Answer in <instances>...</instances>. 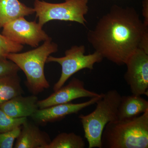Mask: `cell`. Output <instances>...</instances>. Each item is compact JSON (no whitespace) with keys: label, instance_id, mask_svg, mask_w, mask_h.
I'll use <instances>...</instances> for the list:
<instances>
[{"label":"cell","instance_id":"7a4b0ae2","mask_svg":"<svg viewBox=\"0 0 148 148\" xmlns=\"http://www.w3.org/2000/svg\"><path fill=\"white\" fill-rule=\"evenodd\" d=\"M101 145L102 148H148V110L133 118L108 123Z\"/></svg>","mask_w":148,"mask_h":148},{"label":"cell","instance_id":"ffe728a7","mask_svg":"<svg viewBox=\"0 0 148 148\" xmlns=\"http://www.w3.org/2000/svg\"><path fill=\"white\" fill-rule=\"evenodd\" d=\"M19 68L12 61L6 59L0 61V78L18 73Z\"/></svg>","mask_w":148,"mask_h":148},{"label":"cell","instance_id":"ac0fdd59","mask_svg":"<svg viewBox=\"0 0 148 148\" xmlns=\"http://www.w3.org/2000/svg\"><path fill=\"white\" fill-rule=\"evenodd\" d=\"M24 48V46L11 40L2 34H0V61L6 60L10 53H18Z\"/></svg>","mask_w":148,"mask_h":148},{"label":"cell","instance_id":"52a82bcc","mask_svg":"<svg viewBox=\"0 0 148 148\" xmlns=\"http://www.w3.org/2000/svg\"><path fill=\"white\" fill-rule=\"evenodd\" d=\"M3 28L2 34L23 45H27L37 47L42 42L51 38L38 23L36 21H27L24 17L11 21Z\"/></svg>","mask_w":148,"mask_h":148},{"label":"cell","instance_id":"d6986e66","mask_svg":"<svg viewBox=\"0 0 148 148\" xmlns=\"http://www.w3.org/2000/svg\"><path fill=\"white\" fill-rule=\"evenodd\" d=\"M21 127L5 132L0 133V148H12L16 138L19 135Z\"/></svg>","mask_w":148,"mask_h":148},{"label":"cell","instance_id":"8992f818","mask_svg":"<svg viewBox=\"0 0 148 148\" xmlns=\"http://www.w3.org/2000/svg\"><path fill=\"white\" fill-rule=\"evenodd\" d=\"M85 53L84 45H75L65 51V56L56 57L49 56L48 57L47 63L55 62L61 67V76L53 86L54 91L64 86L74 74L83 69L92 70L96 63L103 61L102 56L96 51L88 55Z\"/></svg>","mask_w":148,"mask_h":148},{"label":"cell","instance_id":"5b68a950","mask_svg":"<svg viewBox=\"0 0 148 148\" xmlns=\"http://www.w3.org/2000/svg\"><path fill=\"white\" fill-rule=\"evenodd\" d=\"M89 0H66L63 3H52L35 0L34 9L40 26L52 20L77 22L85 26V18L88 11Z\"/></svg>","mask_w":148,"mask_h":148},{"label":"cell","instance_id":"277c9868","mask_svg":"<svg viewBox=\"0 0 148 148\" xmlns=\"http://www.w3.org/2000/svg\"><path fill=\"white\" fill-rule=\"evenodd\" d=\"M121 97L117 90H109L95 103L94 111L79 116L88 148H102L101 137L105 126L108 123L118 120V108Z\"/></svg>","mask_w":148,"mask_h":148},{"label":"cell","instance_id":"3957f363","mask_svg":"<svg viewBox=\"0 0 148 148\" xmlns=\"http://www.w3.org/2000/svg\"><path fill=\"white\" fill-rule=\"evenodd\" d=\"M58 50V45L51 38L34 49L23 53H9L7 59L23 71L28 89L33 95H37L50 86L45 74V65L48 57Z\"/></svg>","mask_w":148,"mask_h":148},{"label":"cell","instance_id":"7c38bea8","mask_svg":"<svg viewBox=\"0 0 148 148\" xmlns=\"http://www.w3.org/2000/svg\"><path fill=\"white\" fill-rule=\"evenodd\" d=\"M38 99L36 95H18L0 106V108L12 117H31L39 109Z\"/></svg>","mask_w":148,"mask_h":148},{"label":"cell","instance_id":"44dd1931","mask_svg":"<svg viewBox=\"0 0 148 148\" xmlns=\"http://www.w3.org/2000/svg\"><path fill=\"white\" fill-rule=\"evenodd\" d=\"M139 48L148 53V29L145 31L141 38Z\"/></svg>","mask_w":148,"mask_h":148},{"label":"cell","instance_id":"9a60e30c","mask_svg":"<svg viewBox=\"0 0 148 148\" xmlns=\"http://www.w3.org/2000/svg\"><path fill=\"white\" fill-rule=\"evenodd\" d=\"M23 93L18 73L0 78V106Z\"/></svg>","mask_w":148,"mask_h":148},{"label":"cell","instance_id":"ba28073f","mask_svg":"<svg viewBox=\"0 0 148 148\" xmlns=\"http://www.w3.org/2000/svg\"><path fill=\"white\" fill-rule=\"evenodd\" d=\"M124 79L132 94L148 95V53L138 48L127 59Z\"/></svg>","mask_w":148,"mask_h":148},{"label":"cell","instance_id":"4fadbf2b","mask_svg":"<svg viewBox=\"0 0 148 148\" xmlns=\"http://www.w3.org/2000/svg\"><path fill=\"white\" fill-rule=\"evenodd\" d=\"M148 110V101L140 95L121 96L118 108V120L130 119Z\"/></svg>","mask_w":148,"mask_h":148},{"label":"cell","instance_id":"9c48e42d","mask_svg":"<svg viewBox=\"0 0 148 148\" xmlns=\"http://www.w3.org/2000/svg\"><path fill=\"white\" fill-rule=\"evenodd\" d=\"M101 94L87 90L85 88L84 82L77 78H73L68 84L62 86L54 91L52 94L43 100L38 101L39 109L50 106L71 103L78 98H92Z\"/></svg>","mask_w":148,"mask_h":148},{"label":"cell","instance_id":"6da1fadb","mask_svg":"<svg viewBox=\"0 0 148 148\" xmlns=\"http://www.w3.org/2000/svg\"><path fill=\"white\" fill-rule=\"evenodd\" d=\"M147 29L135 8L114 5L88 32L87 40L103 58L122 66L139 48Z\"/></svg>","mask_w":148,"mask_h":148},{"label":"cell","instance_id":"8fae6325","mask_svg":"<svg viewBox=\"0 0 148 148\" xmlns=\"http://www.w3.org/2000/svg\"><path fill=\"white\" fill-rule=\"evenodd\" d=\"M51 139L46 132L28 120L21 126L14 148H47Z\"/></svg>","mask_w":148,"mask_h":148},{"label":"cell","instance_id":"30bf717a","mask_svg":"<svg viewBox=\"0 0 148 148\" xmlns=\"http://www.w3.org/2000/svg\"><path fill=\"white\" fill-rule=\"evenodd\" d=\"M103 93L97 97L90 98L89 101L79 103H71L58 104L43 109H38L31 117L36 123L45 124L58 121L67 116L76 114L83 109L95 104L103 96Z\"/></svg>","mask_w":148,"mask_h":148},{"label":"cell","instance_id":"e0dca14e","mask_svg":"<svg viewBox=\"0 0 148 148\" xmlns=\"http://www.w3.org/2000/svg\"><path fill=\"white\" fill-rule=\"evenodd\" d=\"M27 120V117H12L0 108V133L9 132L21 127Z\"/></svg>","mask_w":148,"mask_h":148},{"label":"cell","instance_id":"2e32d148","mask_svg":"<svg viewBox=\"0 0 148 148\" xmlns=\"http://www.w3.org/2000/svg\"><path fill=\"white\" fill-rule=\"evenodd\" d=\"M86 144L83 138L74 132H62L57 135L47 148H84Z\"/></svg>","mask_w":148,"mask_h":148},{"label":"cell","instance_id":"7402d4cb","mask_svg":"<svg viewBox=\"0 0 148 148\" xmlns=\"http://www.w3.org/2000/svg\"><path fill=\"white\" fill-rule=\"evenodd\" d=\"M143 15L144 18L143 23L146 27H148V0H143Z\"/></svg>","mask_w":148,"mask_h":148},{"label":"cell","instance_id":"5bb4252c","mask_svg":"<svg viewBox=\"0 0 148 148\" xmlns=\"http://www.w3.org/2000/svg\"><path fill=\"white\" fill-rule=\"evenodd\" d=\"M35 13L34 8L27 6L18 0H0V29L16 18Z\"/></svg>","mask_w":148,"mask_h":148}]
</instances>
